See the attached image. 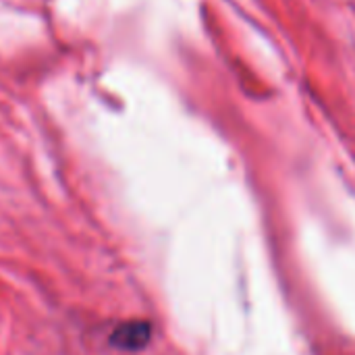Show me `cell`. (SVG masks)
<instances>
[{"instance_id":"6da1fadb","label":"cell","mask_w":355,"mask_h":355,"mask_svg":"<svg viewBox=\"0 0 355 355\" xmlns=\"http://www.w3.org/2000/svg\"><path fill=\"white\" fill-rule=\"evenodd\" d=\"M148 341H150V324L141 322V320L125 322V324L116 327L114 333L110 335V343L125 352H137V349L146 347Z\"/></svg>"}]
</instances>
